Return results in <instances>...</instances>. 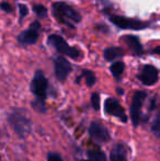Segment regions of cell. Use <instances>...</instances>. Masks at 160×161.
I'll use <instances>...</instances> for the list:
<instances>
[{
	"label": "cell",
	"mask_w": 160,
	"mask_h": 161,
	"mask_svg": "<svg viewBox=\"0 0 160 161\" xmlns=\"http://www.w3.org/2000/svg\"><path fill=\"white\" fill-rule=\"evenodd\" d=\"M122 56H123V51L120 47H109L104 51V57L109 62H112V60L122 57Z\"/></svg>",
	"instance_id": "5bb4252c"
},
{
	"label": "cell",
	"mask_w": 160,
	"mask_h": 161,
	"mask_svg": "<svg viewBox=\"0 0 160 161\" xmlns=\"http://www.w3.org/2000/svg\"><path fill=\"white\" fill-rule=\"evenodd\" d=\"M53 11L55 17L57 18L59 21H62L63 23L68 25V22L66 21H74V22H79L80 21V15L74 10L73 8H70L69 6H67L64 2H56L53 4Z\"/></svg>",
	"instance_id": "7a4b0ae2"
},
{
	"label": "cell",
	"mask_w": 160,
	"mask_h": 161,
	"mask_svg": "<svg viewBox=\"0 0 160 161\" xmlns=\"http://www.w3.org/2000/svg\"><path fill=\"white\" fill-rule=\"evenodd\" d=\"M82 161H97V160H94V159H91V158H90V160H82Z\"/></svg>",
	"instance_id": "4316f807"
},
{
	"label": "cell",
	"mask_w": 160,
	"mask_h": 161,
	"mask_svg": "<svg viewBox=\"0 0 160 161\" xmlns=\"http://www.w3.org/2000/svg\"><path fill=\"white\" fill-rule=\"evenodd\" d=\"M139 80L145 86H152L158 80V70L152 65L144 66L141 75H139Z\"/></svg>",
	"instance_id": "8fae6325"
},
{
	"label": "cell",
	"mask_w": 160,
	"mask_h": 161,
	"mask_svg": "<svg viewBox=\"0 0 160 161\" xmlns=\"http://www.w3.org/2000/svg\"><path fill=\"white\" fill-rule=\"evenodd\" d=\"M41 30V24L40 22L35 21L30 25V29L26 31H23L22 33L19 34L18 36V41L23 45H31L36 43L37 38H39V32Z\"/></svg>",
	"instance_id": "8992f818"
},
{
	"label": "cell",
	"mask_w": 160,
	"mask_h": 161,
	"mask_svg": "<svg viewBox=\"0 0 160 161\" xmlns=\"http://www.w3.org/2000/svg\"><path fill=\"white\" fill-rule=\"evenodd\" d=\"M47 161H64V160L62 159V157H60L59 155L51 153H48V156H47Z\"/></svg>",
	"instance_id": "7402d4cb"
},
{
	"label": "cell",
	"mask_w": 160,
	"mask_h": 161,
	"mask_svg": "<svg viewBox=\"0 0 160 161\" xmlns=\"http://www.w3.org/2000/svg\"><path fill=\"white\" fill-rule=\"evenodd\" d=\"M118 92H119V94H123L124 93V91L122 89H120V88H118Z\"/></svg>",
	"instance_id": "484cf974"
},
{
	"label": "cell",
	"mask_w": 160,
	"mask_h": 161,
	"mask_svg": "<svg viewBox=\"0 0 160 161\" xmlns=\"http://www.w3.org/2000/svg\"><path fill=\"white\" fill-rule=\"evenodd\" d=\"M104 110L108 114L112 115V116L119 117L124 123L127 121V116H126V114H125V111H124L123 106L119 103L118 100L112 99V97L107 99V101H105V103H104Z\"/></svg>",
	"instance_id": "ba28073f"
},
{
	"label": "cell",
	"mask_w": 160,
	"mask_h": 161,
	"mask_svg": "<svg viewBox=\"0 0 160 161\" xmlns=\"http://www.w3.org/2000/svg\"><path fill=\"white\" fill-rule=\"evenodd\" d=\"M1 9L4 11V12H11V11H12V8H11V6L8 3V2H6V1L1 2Z\"/></svg>",
	"instance_id": "cb8c5ba5"
},
{
	"label": "cell",
	"mask_w": 160,
	"mask_h": 161,
	"mask_svg": "<svg viewBox=\"0 0 160 161\" xmlns=\"http://www.w3.org/2000/svg\"><path fill=\"white\" fill-rule=\"evenodd\" d=\"M89 157L97 161H107L105 155L101 150H99V149H94V150L89 151Z\"/></svg>",
	"instance_id": "e0dca14e"
},
{
	"label": "cell",
	"mask_w": 160,
	"mask_h": 161,
	"mask_svg": "<svg viewBox=\"0 0 160 161\" xmlns=\"http://www.w3.org/2000/svg\"><path fill=\"white\" fill-rule=\"evenodd\" d=\"M146 92L144 91H137L134 93L132 97V104H130V117L132 122L135 126L138 125L141 121V108L143 106V103L146 99Z\"/></svg>",
	"instance_id": "5b68a950"
},
{
	"label": "cell",
	"mask_w": 160,
	"mask_h": 161,
	"mask_svg": "<svg viewBox=\"0 0 160 161\" xmlns=\"http://www.w3.org/2000/svg\"><path fill=\"white\" fill-rule=\"evenodd\" d=\"M111 22L115 24L116 26L121 29H132V30H141L147 26L146 23H143L137 20H130L125 17H121V15H112L110 18Z\"/></svg>",
	"instance_id": "52a82bcc"
},
{
	"label": "cell",
	"mask_w": 160,
	"mask_h": 161,
	"mask_svg": "<svg viewBox=\"0 0 160 161\" xmlns=\"http://www.w3.org/2000/svg\"><path fill=\"white\" fill-rule=\"evenodd\" d=\"M91 104H92V108H93L96 111H98L99 108H100V96H99V93H97V92L92 93Z\"/></svg>",
	"instance_id": "ffe728a7"
},
{
	"label": "cell",
	"mask_w": 160,
	"mask_h": 161,
	"mask_svg": "<svg viewBox=\"0 0 160 161\" xmlns=\"http://www.w3.org/2000/svg\"><path fill=\"white\" fill-rule=\"evenodd\" d=\"M152 129L155 133V135L160 136V117H158V116L156 117V119H155L154 123H152Z\"/></svg>",
	"instance_id": "44dd1931"
},
{
	"label": "cell",
	"mask_w": 160,
	"mask_h": 161,
	"mask_svg": "<svg viewBox=\"0 0 160 161\" xmlns=\"http://www.w3.org/2000/svg\"><path fill=\"white\" fill-rule=\"evenodd\" d=\"M89 135L98 142H107L110 140V134L108 129L98 122L91 123L89 127Z\"/></svg>",
	"instance_id": "30bf717a"
},
{
	"label": "cell",
	"mask_w": 160,
	"mask_h": 161,
	"mask_svg": "<svg viewBox=\"0 0 160 161\" xmlns=\"http://www.w3.org/2000/svg\"><path fill=\"white\" fill-rule=\"evenodd\" d=\"M18 8L20 9V15H21V17H24V15H26L29 13L28 7H26L25 4L19 3V4H18Z\"/></svg>",
	"instance_id": "603a6c76"
},
{
	"label": "cell",
	"mask_w": 160,
	"mask_h": 161,
	"mask_svg": "<svg viewBox=\"0 0 160 161\" xmlns=\"http://www.w3.org/2000/svg\"><path fill=\"white\" fill-rule=\"evenodd\" d=\"M54 66H55L56 78H57L59 81H64L71 71L70 63H69L66 58L62 57V56L55 58Z\"/></svg>",
	"instance_id": "9c48e42d"
},
{
	"label": "cell",
	"mask_w": 160,
	"mask_h": 161,
	"mask_svg": "<svg viewBox=\"0 0 160 161\" xmlns=\"http://www.w3.org/2000/svg\"><path fill=\"white\" fill-rule=\"evenodd\" d=\"M124 41L126 42V44L128 45L130 49L134 52L135 54L137 55H141V52H143V48H141V42H139L138 37L137 36H134V35H126L124 37Z\"/></svg>",
	"instance_id": "4fadbf2b"
},
{
	"label": "cell",
	"mask_w": 160,
	"mask_h": 161,
	"mask_svg": "<svg viewBox=\"0 0 160 161\" xmlns=\"http://www.w3.org/2000/svg\"><path fill=\"white\" fill-rule=\"evenodd\" d=\"M124 68H125L124 63L115 62V63H113V64L111 65V68H110V69H111L112 75H113L115 78H120V76L123 74V71H124Z\"/></svg>",
	"instance_id": "9a60e30c"
},
{
	"label": "cell",
	"mask_w": 160,
	"mask_h": 161,
	"mask_svg": "<svg viewBox=\"0 0 160 161\" xmlns=\"http://www.w3.org/2000/svg\"><path fill=\"white\" fill-rule=\"evenodd\" d=\"M82 77H85L86 82H87V85L89 86V87H92L97 81L96 76H94V74L91 70H87V69L82 70Z\"/></svg>",
	"instance_id": "2e32d148"
},
{
	"label": "cell",
	"mask_w": 160,
	"mask_h": 161,
	"mask_svg": "<svg viewBox=\"0 0 160 161\" xmlns=\"http://www.w3.org/2000/svg\"><path fill=\"white\" fill-rule=\"evenodd\" d=\"M33 10H34V12L39 17H46L47 15V9L44 6H42V4H35L33 7Z\"/></svg>",
	"instance_id": "d6986e66"
},
{
	"label": "cell",
	"mask_w": 160,
	"mask_h": 161,
	"mask_svg": "<svg viewBox=\"0 0 160 161\" xmlns=\"http://www.w3.org/2000/svg\"><path fill=\"white\" fill-rule=\"evenodd\" d=\"M111 161H126L127 160V153L123 145H115L112 148L111 155H110Z\"/></svg>",
	"instance_id": "7c38bea8"
},
{
	"label": "cell",
	"mask_w": 160,
	"mask_h": 161,
	"mask_svg": "<svg viewBox=\"0 0 160 161\" xmlns=\"http://www.w3.org/2000/svg\"><path fill=\"white\" fill-rule=\"evenodd\" d=\"M8 123L21 138H24L31 133L32 128L31 122L19 113H11L8 116Z\"/></svg>",
	"instance_id": "6da1fadb"
},
{
	"label": "cell",
	"mask_w": 160,
	"mask_h": 161,
	"mask_svg": "<svg viewBox=\"0 0 160 161\" xmlns=\"http://www.w3.org/2000/svg\"><path fill=\"white\" fill-rule=\"evenodd\" d=\"M32 108H34L37 112H45V104H44V100H40L37 99L36 101L32 102Z\"/></svg>",
	"instance_id": "ac0fdd59"
},
{
	"label": "cell",
	"mask_w": 160,
	"mask_h": 161,
	"mask_svg": "<svg viewBox=\"0 0 160 161\" xmlns=\"http://www.w3.org/2000/svg\"><path fill=\"white\" fill-rule=\"evenodd\" d=\"M47 88H48L47 79L45 78L42 70H37L31 82V91L37 99L45 100L47 96Z\"/></svg>",
	"instance_id": "277c9868"
},
{
	"label": "cell",
	"mask_w": 160,
	"mask_h": 161,
	"mask_svg": "<svg viewBox=\"0 0 160 161\" xmlns=\"http://www.w3.org/2000/svg\"><path fill=\"white\" fill-rule=\"evenodd\" d=\"M154 53H155V54H158V55H160V46L156 47V48L154 49Z\"/></svg>",
	"instance_id": "d4e9b609"
},
{
	"label": "cell",
	"mask_w": 160,
	"mask_h": 161,
	"mask_svg": "<svg viewBox=\"0 0 160 161\" xmlns=\"http://www.w3.org/2000/svg\"><path fill=\"white\" fill-rule=\"evenodd\" d=\"M48 42L51 45H53L55 47V49L60 54L69 56L70 58L77 59L80 56V52L75 47H69V45L67 44V42L62 37V36L57 35V34H52L48 36Z\"/></svg>",
	"instance_id": "3957f363"
}]
</instances>
